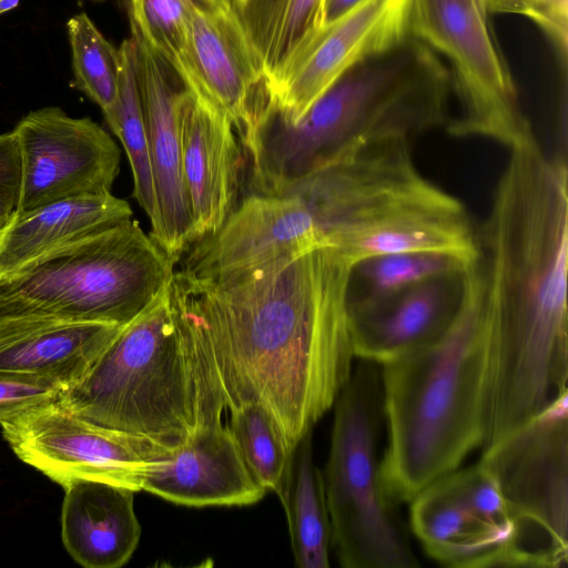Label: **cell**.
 <instances>
[{"label": "cell", "instance_id": "cell-2", "mask_svg": "<svg viewBox=\"0 0 568 568\" xmlns=\"http://www.w3.org/2000/svg\"><path fill=\"white\" fill-rule=\"evenodd\" d=\"M474 267L491 343L483 448L568 390V171L537 140L509 149Z\"/></svg>", "mask_w": 568, "mask_h": 568}, {"label": "cell", "instance_id": "cell-6", "mask_svg": "<svg viewBox=\"0 0 568 568\" xmlns=\"http://www.w3.org/2000/svg\"><path fill=\"white\" fill-rule=\"evenodd\" d=\"M174 263L131 219L0 275V321L125 325L161 300Z\"/></svg>", "mask_w": 568, "mask_h": 568}, {"label": "cell", "instance_id": "cell-17", "mask_svg": "<svg viewBox=\"0 0 568 568\" xmlns=\"http://www.w3.org/2000/svg\"><path fill=\"white\" fill-rule=\"evenodd\" d=\"M466 271L438 275L347 308L355 357L384 365L438 339L460 310Z\"/></svg>", "mask_w": 568, "mask_h": 568}, {"label": "cell", "instance_id": "cell-26", "mask_svg": "<svg viewBox=\"0 0 568 568\" xmlns=\"http://www.w3.org/2000/svg\"><path fill=\"white\" fill-rule=\"evenodd\" d=\"M474 260L448 253L414 252L382 254L357 261L348 274L346 306H364L432 277L464 272Z\"/></svg>", "mask_w": 568, "mask_h": 568}, {"label": "cell", "instance_id": "cell-34", "mask_svg": "<svg viewBox=\"0 0 568 568\" xmlns=\"http://www.w3.org/2000/svg\"><path fill=\"white\" fill-rule=\"evenodd\" d=\"M361 1L362 0H323L322 27L336 20Z\"/></svg>", "mask_w": 568, "mask_h": 568}, {"label": "cell", "instance_id": "cell-28", "mask_svg": "<svg viewBox=\"0 0 568 568\" xmlns=\"http://www.w3.org/2000/svg\"><path fill=\"white\" fill-rule=\"evenodd\" d=\"M227 412L226 425L252 475L266 491L277 495L293 449L257 402H245Z\"/></svg>", "mask_w": 568, "mask_h": 568}, {"label": "cell", "instance_id": "cell-8", "mask_svg": "<svg viewBox=\"0 0 568 568\" xmlns=\"http://www.w3.org/2000/svg\"><path fill=\"white\" fill-rule=\"evenodd\" d=\"M568 392L483 448L509 511L510 567H568Z\"/></svg>", "mask_w": 568, "mask_h": 568}, {"label": "cell", "instance_id": "cell-21", "mask_svg": "<svg viewBox=\"0 0 568 568\" xmlns=\"http://www.w3.org/2000/svg\"><path fill=\"white\" fill-rule=\"evenodd\" d=\"M61 535L71 557L87 568H119L136 549L141 527L134 490L88 479L64 487Z\"/></svg>", "mask_w": 568, "mask_h": 568}, {"label": "cell", "instance_id": "cell-5", "mask_svg": "<svg viewBox=\"0 0 568 568\" xmlns=\"http://www.w3.org/2000/svg\"><path fill=\"white\" fill-rule=\"evenodd\" d=\"M452 95L447 67L410 34L347 70L296 121L272 116L266 148L303 180L362 146L446 129Z\"/></svg>", "mask_w": 568, "mask_h": 568}, {"label": "cell", "instance_id": "cell-14", "mask_svg": "<svg viewBox=\"0 0 568 568\" xmlns=\"http://www.w3.org/2000/svg\"><path fill=\"white\" fill-rule=\"evenodd\" d=\"M409 20L410 0H362L315 32L268 98L296 121L352 67L410 36Z\"/></svg>", "mask_w": 568, "mask_h": 568}, {"label": "cell", "instance_id": "cell-13", "mask_svg": "<svg viewBox=\"0 0 568 568\" xmlns=\"http://www.w3.org/2000/svg\"><path fill=\"white\" fill-rule=\"evenodd\" d=\"M13 130L23 168L16 213L110 192L120 171V150L99 123L47 106L29 112Z\"/></svg>", "mask_w": 568, "mask_h": 568}, {"label": "cell", "instance_id": "cell-27", "mask_svg": "<svg viewBox=\"0 0 568 568\" xmlns=\"http://www.w3.org/2000/svg\"><path fill=\"white\" fill-rule=\"evenodd\" d=\"M119 49L122 59L119 95L104 118L125 150L133 175V196L154 227L158 206L132 37L125 39Z\"/></svg>", "mask_w": 568, "mask_h": 568}, {"label": "cell", "instance_id": "cell-25", "mask_svg": "<svg viewBox=\"0 0 568 568\" xmlns=\"http://www.w3.org/2000/svg\"><path fill=\"white\" fill-rule=\"evenodd\" d=\"M271 90L322 27L323 0H233L231 3Z\"/></svg>", "mask_w": 568, "mask_h": 568}, {"label": "cell", "instance_id": "cell-9", "mask_svg": "<svg viewBox=\"0 0 568 568\" xmlns=\"http://www.w3.org/2000/svg\"><path fill=\"white\" fill-rule=\"evenodd\" d=\"M483 0H410L409 32L452 65L457 113L446 130L508 149L535 141L509 70L488 30Z\"/></svg>", "mask_w": 568, "mask_h": 568}, {"label": "cell", "instance_id": "cell-23", "mask_svg": "<svg viewBox=\"0 0 568 568\" xmlns=\"http://www.w3.org/2000/svg\"><path fill=\"white\" fill-rule=\"evenodd\" d=\"M131 216L130 204L111 192L72 197L16 213L0 225V275Z\"/></svg>", "mask_w": 568, "mask_h": 568}, {"label": "cell", "instance_id": "cell-16", "mask_svg": "<svg viewBox=\"0 0 568 568\" xmlns=\"http://www.w3.org/2000/svg\"><path fill=\"white\" fill-rule=\"evenodd\" d=\"M322 246L324 241L301 200L252 193L216 232L190 247L182 271L219 278Z\"/></svg>", "mask_w": 568, "mask_h": 568}, {"label": "cell", "instance_id": "cell-18", "mask_svg": "<svg viewBox=\"0 0 568 568\" xmlns=\"http://www.w3.org/2000/svg\"><path fill=\"white\" fill-rule=\"evenodd\" d=\"M180 140L196 242L216 232L237 207L241 151L230 118L189 89L180 109Z\"/></svg>", "mask_w": 568, "mask_h": 568}, {"label": "cell", "instance_id": "cell-1", "mask_svg": "<svg viewBox=\"0 0 568 568\" xmlns=\"http://www.w3.org/2000/svg\"><path fill=\"white\" fill-rule=\"evenodd\" d=\"M352 262L322 246L219 278L174 272L168 297L214 372L226 412L257 402L290 449L329 410L354 363Z\"/></svg>", "mask_w": 568, "mask_h": 568}, {"label": "cell", "instance_id": "cell-20", "mask_svg": "<svg viewBox=\"0 0 568 568\" xmlns=\"http://www.w3.org/2000/svg\"><path fill=\"white\" fill-rule=\"evenodd\" d=\"M142 490L191 507L246 506L266 494L226 422L199 427L146 473Z\"/></svg>", "mask_w": 568, "mask_h": 568}, {"label": "cell", "instance_id": "cell-36", "mask_svg": "<svg viewBox=\"0 0 568 568\" xmlns=\"http://www.w3.org/2000/svg\"><path fill=\"white\" fill-rule=\"evenodd\" d=\"M20 0H0V14L14 9Z\"/></svg>", "mask_w": 568, "mask_h": 568}, {"label": "cell", "instance_id": "cell-24", "mask_svg": "<svg viewBox=\"0 0 568 568\" xmlns=\"http://www.w3.org/2000/svg\"><path fill=\"white\" fill-rule=\"evenodd\" d=\"M313 429L294 446L277 496L284 507L295 565L328 568L332 527L323 471L313 456Z\"/></svg>", "mask_w": 568, "mask_h": 568}, {"label": "cell", "instance_id": "cell-7", "mask_svg": "<svg viewBox=\"0 0 568 568\" xmlns=\"http://www.w3.org/2000/svg\"><path fill=\"white\" fill-rule=\"evenodd\" d=\"M323 471L332 549L345 568L418 566L382 477L385 430L381 365L359 359L334 405Z\"/></svg>", "mask_w": 568, "mask_h": 568}, {"label": "cell", "instance_id": "cell-35", "mask_svg": "<svg viewBox=\"0 0 568 568\" xmlns=\"http://www.w3.org/2000/svg\"><path fill=\"white\" fill-rule=\"evenodd\" d=\"M488 12L510 13L513 0H483Z\"/></svg>", "mask_w": 568, "mask_h": 568}, {"label": "cell", "instance_id": "cell-32", "mask_svg": "<svg viewBox=\"0 0 568 568\" xmlns=\"http://www.w3.org/2000/svg\"><path fill=\"white\" fill-rule=\"evenodd\" d=\"M23 168L20 142L14 130L0 134V225L17 212Z\"/></svg>", "mask_w": 568, "mask_h": 568}, {"label": "cell", "instance_id": "cell-29", "mask_svg": "<svg viewBox=\"0 0 568 568\" xmlns=\"http://www.w3.org/2000/svg\"><path fill=\"white\" fill-rule=\"evenodd\" d=\"M196 0H128L131 31L142 37L195 90L189 29Z\"/></svg>", "mask_w": 568, "mask_h": 568}, {"label": "cell", "instance_id": "cell-31", "mask_svg": "<svg viewBox=\"0 0 568 568\" xmlns=\"http://www.w3.org/2000/svg\"><path fill=\"white\" fill-rule=\"evenodd\" d=\"M64 388L51 377L0 369V425L58 400Z\"/></svg>", "mask_w": 568, "mask_h": 568}, {"label": "cell", "instance_id": "cell-33", "mask_svg": "<svg viewBox=\"0 0 568 568\" xmlns=\"http://www.w3.org/2000/svg\"><path fill=\"white\" fill-rule=\"evenodd\" d=\"M510 13L532 20L566 60L568 43V0H513Z\"/></svg>", "mask_w": 568, "mask_h": 568}, {"label": "cell", "instance_id": "cell-11", "mask_svg": "<svg viewBox=\"0 0 568 568\" xmlns=\"http://www.w3.org/2000/svg\"><path fill=\"white\" fill-rule=\"evenodd\" d=\"M13 453L63 488L77 479L142 490L169 449L149 438L91 423L57 403L1 424Z\"/></svg>", "mask_w": 568, "mask_h": 568}, {"label": "cell", "instance_id": "cell-12", "mask_svg": "<svg viewBox=\"0 0 568 568\" xmlns=\"http://www.w3.org/2000/svg\"><path fill=\"white\" fill-rule=\"evenodd\" d=\"M409 503L413 534L437 562L510 567L513 521L494 476L480 463L439 477Z\"/></svg>", "mask_w": 568, "mask_h": 568}, {"label": "cell", "instance_id": "cell-3", "mask_svg": "<svg viewBox=\"0 0 568 568\" xmlns=\"http://www.w3.org/2000/svg\"><path fill=\"white\" fill-rule=\"evenodd\" d=\"M491 355L473 261L449 328L432 344L381 365L386 433L382 477L396 504L409 503L483 447Z\"/></svg>", "mask_w": 568, "mask_h": 568}, {"label": "cell", "instance_id": "cell-19", "mask_svg": "<svg viewBox=\"0 0 568 568\" xmlns=\"http://www.w3.org/2000/svg\"><path fill=\"white\" fill-rule=\"evenodd\" d=\"M195 90L220 108L239 133L267 92L258 59L230 3L196 0L189 29Z\"/></svg>", "mask_w": 568, "mask_h": 568}, {"label": "cell", "instance_id": "cell-22", "mask_svg": "<svg viewBox=\"0 0 568 568\" xmlns=\"http://www.w3.org/2000/svg\"><path fill=\"white\" fill-rule=\"evenodd\" d=\"M126 325V324H125ZM124 325L34 318L0 321V369L79 381Z\"/></svg>", "mask_w": 568, "mask_h": 568}, {"label": "cell", "instance_id": "cell-15", "mask_svg": "<svg viewBox=\"0 0 568 568\" xmlns=\"http://www.w3.org/2000/svg\"><path fill=\"white\" fill-rule=\"evenodd\" d=\"M131 37L158 206L150 236L175 264L195 242L181 165L180 109L187 88L142 37Z\"/></svg>", "mask_w": 568, "mask_h": 568}, {"label": "cell", "instance_id": "cell-10", "mask_svg": "<svg viewBox=\"0 0 568 568\" xmlns=\"http://www.w3.org/2000/svg\"><path fill=\"white\" fill-rule=\"evenodd\" d=\"M410 145L395 140L362 146L283 195L302 201L325 246L334 248L387 221L462 203L418 172Z\"/></svg>", "mask_w": 568, "mask_h": 568}, {"label": "cell", "instance_id": "cell-4", "mask_svg": "<svg viewBox=\"0 0 568 568\" xmlns=\"http://www.w3.org/2000/svg\"><path fill=\"white\" fill-rule=\"evenodd\" d=\"M57 403L91 423L169 449L199 427L223 422L226 413L211 364L168 291L124 325Z\"/></svg>", "mask_w": 568, "mask_h": 568}, {"label": "cell", "instance_id": "cell-37", "mask_svg": "<svg viewBox=\"0 0 568 568\" xmlns=\"http://www.w3.org/2000/svg\"><path fill=\"white\" fill-rule=\"evenodd\" d=\"M212 1L224 2V3L231 4L233 0H212Z\"/></svg>", "mask_w": 568, "mask_h": 568}, {"label": "cell", "instance_id": "cell-30", "mask_svg": "<svg viewBox=\"0 0 568 568\" xmlns=\"http://www.w3.org/2000/svg\"><path fill=\"white\" fill-rule=\"evenodd\" d=\"M67 29L75 82L105 114L119 95L122 70L120 49L104 38L85 12L70 18Z\"/></svg>", "mask_w": 568, "mask_h": 568}]
</instances>
